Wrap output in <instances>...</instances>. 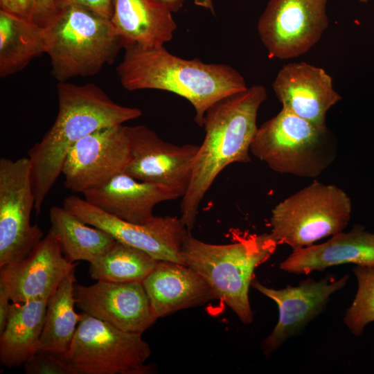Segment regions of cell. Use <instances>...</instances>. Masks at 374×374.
<instances>
[{"mask_svg": "<svg viewBox=\"0 0 374 374\" xmlns=\"http://www.w3.org/2000/svg\"><path fill=\"white\" fill-rule=\"evenodd\" d=\"M58 112L51 128L28 151L35 213L62 174L66 157L82 138L140 117L141 109L114 102L98 85L57 84Z\"/></svg>", "mask_w": 374, "mask_h": 374, "instance_id": "obj_1", "label": "cell"}, {"mask_svg": "<svg viewBox=\"0 0 374 374\" xmlns=\"http://www.w3.org/2000/svg\"><path fill=\"white\" fill-rule=\"evenodd\" d=\"M267 96L262 85H252L222 98L206 112L204 139L180 204V220L188 231L193 229L200 203L221 171L233 163L251 161L250 148L258 128V111Z\"/></svg>", "mask_w": 374, "mask_h": 374, "instance_id": "obj_2", "label": "cell"}, {"mask_svg": "<svg viewBox=\"0 0 374 374\" xmlns=\"http://www.w3.org/2000/svg\"><path fill=\"white\" fill-rule=\"evenodd\" d=\"M116 72L127 90L157 89L172 92L193 106L195 121L203 127L207 110L216 102L247 89L243 76L225 64H208L199 58L186 60L164 46L124 48Z\"/></svg>", "mask_w": 374, "mask_h": 374, "instance_id": "obj_3", "label": "cell"}, {"mask_svg": "<svg viewBox=\"0 0 374 374\" xmlns=\"http://www.w3.org/2000/svg\"><path fill=\"white\" fill-rule=\"evenodd\" d=\"M278 244L271 233L238 236L226 244H213L186 234L181 247L185 265L209 285L245 324L253 321L249 290L255 269L267 260Z\"/></svg>", "mask_w": 374, "mask_h": 374, "instance_id": "obj_4", "label": "cell"}, {"mask_svg": "<svg viewBox=\"0 0 374 374\" xmlns=\"http://www.w3.org/2000/svg\"><path fill=\"white\" fill-rule=\"evenodd\" d=\"M45 29L46 53L58 82L96 75L124 47L111 19L79 6L58 10Z\"/></svg>", "mask_w": 374, "mask_h": 374, "instance_id": "obj_5", "label": "cell"}, {"mask_svg": "<svg viewBox=\"0 0 374 374\" xmlns=\"http://www.w3.org/2000/svg\"><path fill=\"white\" fill-rule=\"evenodd\" d=\"M336 150L327 127L283 108L258 128L250 148L274 171L309 178L319 176L332 163Z\"/></svg>", "mask_w": 374, "mask_h": 374, "instance_id": "obj_6", "label": "cell"}, {"mask_svg": "<svg viewBox=\"0 0 374 374\" xmlns=\"http://www.w3.org/2000/svg\"><path fill=\"white\" fill-rule=\"evenodd\" d=\"M350 213V199L341 188L314 182L273 208L270 233L294 251L342 231Z\"/></svg>", "mask_w": 374, "mask_h": 374, "instance_id": "obj_7", "label": "cell"}, {"mask_svg": "<svg viewBox=\"0 0 374 374\" xmlns=\"http://www.w3.org/2000/svg\"><path fill=\"white\" fill-rule=\"evenodd\" d=\"M66 359L77 374H147L151 350L142 334L123 331L82 312Z\"/></svg>", "mask_w": 374, "mask_h": 374, "instance_id": "obj_8", "label": "cell"}, {"mask_svg": "<svg viewBox=\"0 0 374 374\" xmlns=\"http://www.w3.org/2000/svg\"><path fill=\"white\" fill-rule=\"evenodd\" d=\"M35 206L28 157L0 159V267L26 258L43 238L30 223Z\"/></svg>", "mask_w": 374, "mask_h": 374, "instance_id": "obj_9", "label": "cell"}, {"mask_svg": "<svg viewBox=\"0 0 374 374\" xmlns=\"http://www.w3.org/2000/svg\"><path fill=\"white\" fill-rule=\"evenodd\" d=\"M328 0H270L258 22L269 58L296 57L308 52L328 26Z\"/></svg>", "mask_w": 374, "mask_h": 374, "instance_id": "obj_10", "label": "cell"}, {"mask_svg": "<svg viewBox=\"0 0 374 374\" xmlns=\"http://www.w3.org/2000/svg\"><path fill=\"white\" fill-rule=\"evenodd\" d=\"M63 207L84 223L106 231L118 242L144 251L158 261L185 265L181 247L188 230L176 217L154 216L145 224L131 223L76 195L66 197Z\"/></svg>", "mask_w": 374, "mask_h": 374, "instance_id": "obj_11", "label": "cell"}, {"mask_svg": "<svg viewBox=\"0 0 374 374\" xmlns=\"http://www.w3.org/2000/svg\"><path fill=\"white\" fill-rule=\"evenodd\" d=\"M130 159L125 173L142 181L186 193L199 145H177L162 140L149 127L126 126Z\"/></svg>", "mask_w": 374, "mask_h": 374, "instance_id": "obj_12", "label": "cell"}, {"mask_svg": "<svg viewBox=\"0 0 374 374\" xmlns=\"http://www.w3.org/2000/svg\"><path fill=\"white\" fill-rule=\"evenodd\" d=\"M130 159L125 125L97 130L80 139L69 152L62 170L64 187L83 193L124 172Z\"/></svg>", "mask_w": 374, "mask_h": 374, "instance_id": "obj_13", "label": "cell"}, {"mask_svg": "<svg viewBox=\"0 0 374 374\" xmlns=\"http://www.w3.org/2000/svg\"><path fill=\"white\" fill-rule=\"evenodd\" d=\"M349 275L338 280L325 278L320 280L308 278L297 286L274 289L253 279L251 286L273 300L278 305L279 317L273 331L263 340L265 355L277 350L286 340L305 327L325 309L331 295L345 287Z\"/></svg>", "mask_w": 374, "mask_h": 374, "instance_id": "obj_14", "label": "cell"}, {"mask_svg": "<svg viewBox=\"0 0 374 374\" xmlns=\"http://www.w3.org/2000/svg\"><path fill=\"white\" fill-rule=\"evenodd\" d=\"M74 298L82 312L125 332L142 334L157 319L141 282L75 284Z\"/></svg>", "mask_w": 374, "mask_h": 374, "instance_id": "obj_15", "label": "cell"}, {"mask_svg": "<svg viewBox=\"0 0 374 374\" xmlns=\"http://www.w3.org/2000/svg\"><path fill=\"white\" fill-rule=\"evenodd\" d=\"M78 263L68 260L51 233L20 262L1 267L0 284L12 302L48 299Z\"/></svg>", "mask_w": 374, "mask_h": 374, "instance_id": "obj_16", "label": "cell"}, {"mask_svg": "<svg viewBox=\"0 0 374 374\" xmlns=\"http://www.w3.org/2000/svg\"><path fill=\"white\" fill-rule=\"evenodd\" d=\"M273 89L282 108L321 127H326L328 111L341 99L325 70L304 62L284 65Z\"/></svg>", "mask_w": 374, "mask_h": 374, "instance_id": "obj_17", "label": "cell"}, {"mask_svg": "<svg viewBox=\"0 0 374 374\" xmlns=\"http://www.w3.org/2000/svg\"><path fill=\"white\" fill-rule=\"evenodd\" d=\"M82 194L87 202L102 211L124 221L140 224L154 217L153 208L157 204L182 197L174 188L139 181L125 172Z\"/></svg>", "mask_w": 374, "mask_h": 374, "instance_id": "obj_18", "label": "cell"}, {"mask_svg": "<svg viewBox=\"0 0 374 374\" xmlns=\"http://www.w3.org/2000/svg\"><path fill=\"white\" fill-rule=\"evenodd\" d=\"M142 284L157 319L217 299L198 273L175 262L157 261Z\"/></svg>", "mask_w": 374, "mask_h": 374, "instance_id": "obj_19", "label": "cell"}, {"mask_svg": "<svg viewBox=\"0 0 374 374\" xmlns=\"http://www.w3.org/2000/svg\"><path fill=\"white\" fill-rule=\"evenodd\" d=\"M346 263L374 266V232L356 225L348 232L332 235L325 242L294 250L280 268L288 273L307 275Z\"/></svg>", "mask_w": 374, "mask_h": 374, "instance_id": "obj_20", "label": "cell"}, {"mask_svg": "<svg viewBox=\"0 0 374 374\" xmlns=\"http://www.w3.org/2000/svg\"><path fill=\"white\" fill-rule=\"evenodd\" d=\"M111 21L124 47L164 46L177 29L172 12L156 0H113Z\"/></svg>", "mask_w": 374, "mask_h": 374, "instance_id": "obj_21", "label": "cell"}, {"mask_svg": "<svg viewBox=\"0 0 374 374\" xmlns=\"http://www.w3.org/2000/svg\"><path fill=\"white\" fill-rule=\"evenodd\" d=\"M48 299L12 302L3 331L0 333V362L17 367L37 350Z\"/></svg>", "mask_w": 374, "mask_h": 374, "instance_id": "obj_22", "label": "cell"}, {"mask_svg": "<svg viewBox=\"0 0 374 374\" xmlns=\"http://www.w3.org/2000/svg\"><path fill=\"white\" fill-rule=\"evenodd\" d=\"M51 233L57 241L64 257L73 262L97 260L117 242L106 231L87 224L65 208L50 209Z\"/></svg>", "mask_w": 374, "mask_h": 374, "instance_id": "obj_23", "label": "cell"}, {"mask_svg": "<svg viewBox=\"0 0 374 374\" xmlns=\"http://www.w3.org/2000/svg\"><path fill=\"white\" fill-rule=\"evenodd\" d=\"M45 28L0 10V77L26 66L47 51Z\"/></svg>", "mask_w": 374, "mask_h": 374, "instance_id": "obj_24", "label": "cell"}, {"mask_svg": "<svg viewBox=\"0 0 374 374\" xmlns=\"http://www.w3.org/2000/svg\"><path fill=\"white\" fill-rule=\"evenodd\" d=\"M75 269L60 283L48 299L37 350H46L66 358L81 314L74 310Z\"/></svg>", "mask_w": 374, "mask_h": 374, "instance_id": "obj_25", "label": "cell"}, {"mask_svg": "<svg viewBox=\"0 0 374 374\" xmlns=\"http://www.w3.org/2000/svg\"><path fill=\"white\" fill-rule=\"evenodd\" d=\"M157 261L144 251L117 241L97 260L90 263L89 272L96 280L142 283Z\"/></svg>", "mask_w": 374, "mask_h": 374, "instance_id": "obj_26", "label": "cell"}, {"mask_svg": "<svg viewBox=\"0 0 374 374\" xmlns=\"http://www.w3.org/2000/svg\"><path fill=\"white\" fill-rule=\"evenodd\" d=\"M353 271L357 290L344 322L354 335L359 336L366 326L374 321V266L356 265Z\"/></svg>", "mask_w": 374, "mask_h": 374, "instance_id": "obj_27", "label": "cell"}, {"mask_svg": "<svg viewBox=\"0 0 374 374\" xmlns=\"http://www.w3.org/2000/svg\"><path fill=\"white\" fill-rule=\"evenodd\" d=\"M26 374H77L67 359L46 350H37L24 363Z\"/></svg>", "mask_w": 374, "mask_h": 374, "instance_id": "obj_28", "label": "cell"}, {"mask_svg": "<svg viewBox=\"0 0 374 374\" xmlns=\"http://www.w3.org/2000/svg\"><path fill=\"white\" fill-rule=\"evenodd\" d=\"M58 10L68 6H79L109 19L113 13V0H54Z\"/></svg>", "mask_w": 374, "mask_h": 374, "instance_id": "obj_29", "label": "cell"}, {"mask_svg": "<svg viewBox=\"0 0 374 374\" xmlns=\"http://www.w3.org/2000/svg\"><path fill=\"white\" fill-rule=\"evenodd\" d=\"M57 13L54 0H35L32 22L43 28L47 27Z\"/></svg>", "mask_w": 374, "mask_h": 374, "instance_id": "obj_30", "label": "cell"}, {"mask_svg": "<svg viewBox=\"0 0 374 374\" xmlns=\"http://www.w3.org/2000/svg\"><path fill=\"white\" fill-rule=\"evenodd\" d=\"M35 0H0V10L32 21Z\"/></svg>", "mask_w": 374, "mask_h": 374, "instance_id": "obj_31", "label": "cell"}, {"mask_svg": "<svg viewBox=\"0 0 374 374\" xmlns=\"http://www.w3.org/2000/svg\"><path fill=\"white\" fill-rule=\"evenodd\" d=\"M10 301L6 289L0 284V333L3 331L7 323L11 307Z\"/></svg>", "mask_w": 374, "mask_h": 374, "instance_id": "obj_32", "label": "cell"}, {"mask_svg": "<svg viewBox=\"0 0 374 374\" xmlns=\"http://www.w3.org/2000/svg\"><path fill=\"white\" fill-rule=\"evenodd\" d=\"M166 6L171 12L179 11L186 0H156Z\"/></svg>", "mask_w": 374, "mask_h": 374, "instance_id": "obj_33", "label": "cell"}, {"mask_svg": "<svg viewBox=\"0 0 374 374\" xmlns=\"http://www.w3.org/2000/svg\"><path fill=\"white\" fill-rule=\"evenodd\" d=\"M194 1L197 6L208 9L211 12L214 13V8L211 0H194Z\"/></svg>", "mask_w": 374, "mask_h": 374, "instance_id": "obj_34", "label": "cell"}, {"mask_svg": "<svg viewBox=\"0 0 374 374\" xmlns=\"http://www.w3.org/2000/svg\"><path fill=\"white\" fill-rule=\"evenodd\" d=\"M359 1L363 3H366L368 0H359Z\"/></svg>", "mask_w": 374, "mask_h": 374, "instance_id": "obj_35", "label": "cell"}]
</instances>
